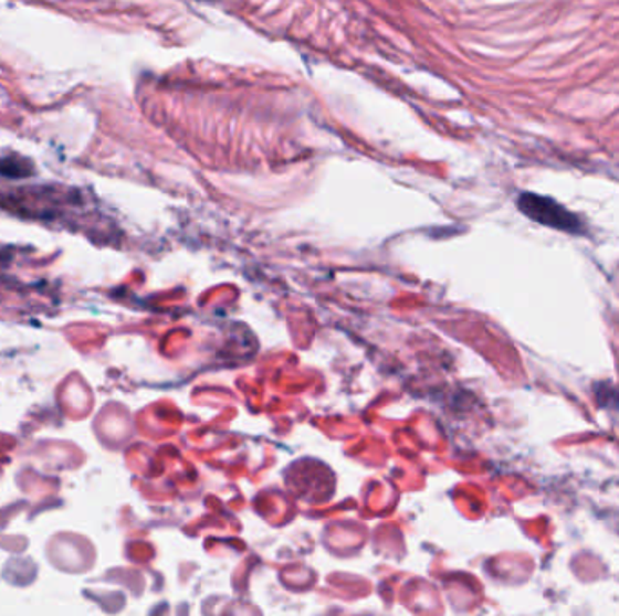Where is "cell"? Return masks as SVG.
<instances>
[{"label":"cell","mask_w":619,"mask_h":616,"mask_svg":"<svg viewBox=\"0 0 619 616\" xmlns=\"http://www.w3.org/2000/svg\"><path fill=\"white\" fill-rule=\"evenodd\" d=\"M516 206L525 217L542 226H547V229L558 230V232L570 235H585L589 232L584 217L570 212L567 206L549 195L522 192L516 199Z\"/></svg>","instance_id":"cell-1"},{"label":"cell","mask_w":619,"mask_h":616,"mask_svg":"<svg viewBox=\"0 0 619 616\" xmlns=\"http://www.w3.org/2000/svg\"><path fill=\"white\" fill-rule=\"evenodd\" d=\"M595 394L596 400L604 407L618 408L619 411V387H615L610 383H596Z\"/></svg>","instance_id":"cell-2"}]
</instances>
